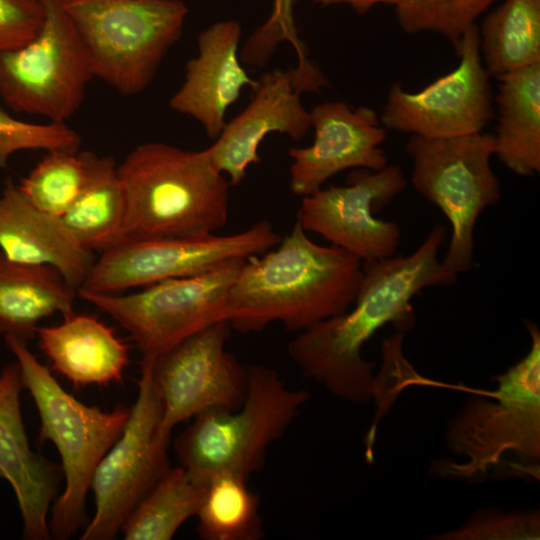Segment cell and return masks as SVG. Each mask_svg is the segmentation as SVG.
I'll return each instance as SVG.
<instances>
[{
    "instance_id": "obj_1",
    "label": "cell",
    "mask_w": 540,
    "mask_h": 540,
    "mask_svg": "<svg viewBox=\"0 0 540 540\" xmlns=\"http://www.w3.org/2000/svg\"><path fill=\"white\" fill-rule=\"evenodd\" d=\"M446 233L436 225L412 254L362 262L353 309L300 331L288 343L287 353L304 377L351 402L374 397V363L362 357V348L387 323L401 332L411 329L415 319L410 302L422 289L456 283L457 275L438 260Z\"/></svg>"
},
{
    "instance_id": "obj_2",
    "label": "cell",
    "mask_w": 540,
    "mask_h": 540,
    "mask_svg": "<svg viewBox=\"0 0 540 540\" xmlns=\"http://www.w3.org/2000/svg\"><path fill=\"white\" fill-rule=\"evenodd\" d=\"M277 246L245 260L226 302L232 329L259 332L280 322L300 332L354 303L363 276L359 258L315 243L297 220Z\"/></svg>"
},
{
    "instance_id": "obj_3",
    "label": "cell",
    "mask_w": 540,
    "mask_h": 540,
    "mask_svg": "<svg viewBox=\"0 0 540 540\" xmlns=\"http://www.w3.org/2000/svg\"><path fill=\"white\" fill-rule=\"evenodd\" d=\"M529 352L492 379L498 388L486 391L496 401L472 397L448 423L450 451L466 461L438 460L432 471L439 477L480 482L494 477L539 479L540 460V332L529 320Z\"/></svg>"
},
{
    "instance_id": "obj_4",
    "label": "cell",
    "mask_w": 540,
    "mask_h": 540,
    "mask_svg": "<svg viewBox=\"0 0 540 540\" xmlns=\"http://www.w3.org/2000/svg\"><path fill=\"white\" fill-rule=\"evenodd\" d=\"M118 175L127 205L125 238L200 237L227 223L230 183L205 149L145 142L126 155Z\"/></svg>"
},
{
    "instance_id": "obj_5",
    "label": "cell",
    "mask_w": 540,
    "mask_h": 540,
    "mask_svg": "<svg viewBox=\"0 0 540 540\" xmlns=\"http://www.w3.org/2000/svg\"><path fill=\"white\" fill-rule=\"evenodd\" d=\"M15 356L21 378L40 416L39 440H50L61 457L65 488L51 507V538L66 540L87 521L86 497L100 460L123 432L130 408L103 411L69 394L30 351L27 342L5 335ZM86 526V525H85Z\"/></svg>"
},
{
    "instance_id": "obj_6",
    "label": "cell",
    "mask_w": 540,
    "mask_h": 540,
    "mask_svg": "<svg viewBox=\"0 0 540 540\" xmlns=\"http://www.w3.org/2000/svg\"><path fill=\"white\" fill-rule=\"evenodd\" d=\"M247 368L243 404L198 414L175 440L179 466L198 483L222 473L248 480L260 471L269 446L285 434L310 397L306 390L287 387L270 367Z\"/></svg>"
},
{
    "instance_id": "obj_7",
    "label": "cell",
    "mask_w": 540,
    "mask_h": 540,
    "mask_svg": "<svg viewBox=\"0 0 540 540\" xmlns=\"http://www.w3.org/2000/svg\"><path fill=\"white\" fill-rule=\"evenodd\" d=\"M93 78L123 96L144 91L181 38V0H64Z\"/></svg>"
},
{
    "instance_id": "obj_8",
    "label": "cell",
    "mask_w": 540,
    "mask_h": 540,
    "mask_svg": "<svg viewBox=\"0 0 540 540\" xmlns=\"http://www.w3.org/2000/svg\"><path fill=\"white\" fill-rule=\"evenodd\" d=\"M405 150L413 162V187L451 224L443 266L455 275L468 271L474 263L476 221L501 197L500 183L490 164L495 152L493 133L451 138L411 135Z\"/></svg>"
},
{
    "instance_id": "obj_9",
    "label": "cell",
    "mask_w": 540,
    "mask_h": 540,
    "mask_svg": "<svg viewBox=\"0 0 540 540\" xmlns=\"http://www.w3.org/2000/svg\"><path fill=\"white\" fill-rule=\"evenodd\" d=\"M246 259H234L193 276L163 280L141 290L78 297L109 315L142 357H157L186 338L226 320V302Z\"/></svg>"
},
{
    "instance_id": "obj_10",
    "label": "cell",
    "mask_w": 540,
    "mask_h": 540,
    "mask_svg": "<svg viewBox=\"0 0 540 540\" xmlns=\"http://www.w3.org/2000/svg\"><path fill=\"white\" fill-rule=\"evenodd\" d=\"M153 357H142L138 395L122 434L98 463L90 489L95 513L81 540L116 537L135 507L171 468L170 437L160 432L162 403L152 378Z\"/></svg>"
},
{
    "instance_id": "obj_11",
    "label": "cell",
    "mask_w": 540,
    "mask_h": 540,
    "mask_svg": "<svg viewBox=\"0 0 540 540\" xmlns=\"http://www.w3.org/2000/svg\"><path fill=\"white\" fill-rule=\"evenodd\" d=\"M40 1L45 19L37 36L0 54V97L16 113L66 123L80 109L93 75L64 0Z\"/></svg>"
},
{
    "instance_id": "obj_12",
    "label": "cell",
    "mask_w": 540,
    "mask_h": 540,
    "mask_svg": "<svg viewBox=\"0 0 540 540\" xmlns=\"http://www.w3.org/2000/svg\"><path fill=\"white\" fill-rule=\"evenodd\" d=\"M280 241L281 236L268 220L223 236L127 237L100 253L77 290L122 293L167 279L193 276L230 260L262 255Z\"/></svg>"
},
{
    "instance_id": "obj_13",
    "label": "cell",
    "mask_w": 540,
    "mask_h": 540,
    "mask_svg": "<svg viewBox=\"0 0 540 540\" xmlns=\"http://www.w3.org/2000/svg\"><path fill=\"white\" fill-rule=\"evenodd\" d=\"M479 43L474 24L460 38L455 50L460 62L453 71L415 93L393 83L380 116L385 129L427 138L483 132L495 110Z\"/></svg>"
},
{
    "instance_id": "obj_14",
    "label": "cell",
    "mask_w": 540,
    "mask_h": 540,
    "mask_svg": "<svg viewBox=\"0 0 540 540\" xmlns=\"http://www.w3.org/2000/svg\"><path fill=\"white\" fill-rule=\"evenodd\" d=\"M231 326L219 321L152 359L162 403L160 432L211 409L235 410L246 397L248 368L226 351Z\"/></svg>"
},
{
    "instance_id": "obj_15",
    "label": "cell",
    "mask_w": 540,
    "mask_h": 540,
    "mask_svg": "<svg viewBox=\"0 0 540 540\" xmlns=\"http://www.w3.org/2000/svg\"><path fill=\"white\" fill-rule=\"evenodd\" d=\"M406 184L397 165L377 171L356 169L348 175L346 186H328L303 197L297 221L306 232L322 236L362 262L390 258L398 248L400 228L374 213L388 205Z\"/></svg>"
},
{
    "instance_id": "obj_16",
    "label": "cell",
    "mask_w": 540,
    "mask_h": 540,
    "mask_svg": "<svg viewBox=\"0 0 540 540\" xmlns=\"http://www.w3.org/2000/svg\"><path fill=\"white\" fill-rule=\"evenodd\" d=\"M310 113L314 141L292 147L290 189L302 198L317 192L332 176L346 169L381 170L388 159L381 145L386 129L369 107L352 108L342 101L318 104Z\"/></svg>"
},
{
    "instance_id": "obj_17",
    "label": "cell",
    "mask_w": 540,
    "mask_h": 540,
    "mask_svg": "<svg viewBox=\"0 0 540 540\" xmlns=\"http://www.w3.org/2000/svg\"><path fill=\"white\" fill-rule=\"evenodd\" d=\"M252 90L249 104L205 148L231 186H238L248 167L260 162L258 147L266 135L279 132L300 141L311 128L310 113L300 99L308 91L294 68L263 73Z\"/></svg>"
},
{
    "instance_id": "obj_18",
    "label": "cell",
    "mask_w": 540,
    "mask_h": 540,
    "mask_svg": "<svg viewBox=\"0 0 540 540\" xmlns=\"http://www.w3.org/2000/svg\"><path fill=\"white\" fill-rule=\"evenodd\" d=\"M24 388L17 361L0 372V479L14 490L23 521V537L51 538L48 511L56 498L61 466L32 451L22 420L20 394Z\"/></svg>"
},
{
    "instance_id": "obj_19",
    "label": "cell",
    "mask_w": 540,
    "mask_h": 540,
    "mask_svg": "<svg viewBox=\"0 0 540 540\" xmlns=\"http://www.w3.org/2000/svg\"><path fill=\"white\" fill-rule=\"evenodd\" d=\"M242 28L236 20L218 21L198 36V54L185 66L184 81L172 95V110L200 123L213 141L226 125V111L244 87L254 88L241 65L239 43Z\"/></svg>"
},
{
    "instance_id": "obj_20",
    "label": "cell",
    "mask_w": 540,
    "mask_h": 540,
    "mask_svg": "<svg viewBox=\"0 0 540 540\" xmlns=\"http://www.w3.org/2000/svg\"><path fill=\"white\" fill-rule=\"evenodd\" d=\"M0 251L13 261L56 268L76 290L96 260L61 218L35 207L11 179L0 194Z\"/></svg>"
},
{
    "instance_id": "obj_21",
    "label": "cell",
    "mask_w": 540,
    "mask_h": 540,
    "mask_svg": "<svg viewBox=\"0 0 540 540\" xmlns=\"http://www.w3.org/2000/svg\"><path fill=\"white\" fill-rule=\"evenodd\" d=\"M37 342L51 368L74 387L121 381L129 346L94 315L72 313L61 323L38 326Z\"/></svg>"
},
{
    "instance_id": "obj_22",
    "label": "cell",
    "mask_w": 540,
    "mask_h": 540,
    "mask_svg": "<svg viewBox=\"0 0 540 540\" xmlns=\"http://www.w3.org/2000/svg\"><path fill=\"white\" fill-rule=\"evenodd\" d=\"M77 290L56 268L13 261L0 251V333L28 342L39 323L74 313Z\"/></svg>"
},
{
    "instance_id": "obj_23",
    "label": "cell",
    "mask_w": 540,
    "mask_h": 540,
    "mask_svg": "<svg viewBox=\"0 0 540 540\" xmlns=\"http://www.w3.org/2000/svg\"><path fill=\"white\" fill-rule=\"evenodd\" d=\"M498 80L494 155L517 175L533 176L540 172V62Z\"/></svg>"
},
{
    "instance_id": "obj_24",
    "label": "cell",
    "mask_w": 540,
    "mask_h": 540,
    "mask_svg": "<svg viewBox=\"0 0 540 540\" xmlns=\"http://www.w3.org/2000/svg\"><path fill=\"white\" fill-rule=\"evenodd\" d=\"M126 216L118 164L95 154L86 186L61 219L83 248L102 253L126 237Z\"/></svg>"
},
{
    "instance_id": "obj_25",
    "label": "cell",
    "mask_w": 540,
    "mask_h": 540,
    "mask_svg": "<svg viewBox=\"0 0 540 540\" xmlns=\"http://www.w3.org/2000/svg\"><path fill=\"white\" fill-rule=\"evenodd\" d=\"M479 39L490 77L540 62V0H504L485 17Z\"/></svg>"
},
{
    "instance_id": "obj_26",
    "label": "cell",
    "mask_w": 540,
    "mask_h": 540,
    "mask_svg": "<svg viewBox=\"0 0 540 540\" xmlns=\"http://www.w3.org/2000/svg\"><path fill=\"white\" fill-rule=\"evenodd\" d=\"M206 484L181 467H171L135 507L121 531L126 540H169L196 516Z\"/></svg>"
},
{
    "instance_id": "obj_27",
    "label": "cell",
    "mask_w": 540,
    "mask_h": 540,
    "mask_svg": "<svg viewBox=\"0 0 540 540\" xmlns=\"http://www.w3.org/2000/svg\"><path fill=\"white\" fill-rule=\"evenodd\" d=\"M197 532L204 540H258L264 537L260 496L247 479L222 473L210 478L196 514Z\"/></svg>"
},
{
    "instance_id": "obj_28",
    "label": "cell",
    "mask_w": 540,
    "mask_h": 540,
    "mask_svg": "<svg viewBox=\"0 0 540 540\" xmlns=\"http://www.w3.org/2000/svg\"><path fill=\"white\" fill-rule=\"evenodd\" d=\"M94 156L91 151H46L17 186L35 207L61 218L86 186Z\"/></svg>"
},
{
    "instance_id": "obj_29",
    "label": "cell",
    "mask_w": 540,
    "mask_h": 540,
    "mask_svg": "<svg viewBox=\"0 0 540 540\" xmlns=\"http://www.w3.org/2000/svg\"><path fill=\"white\" fill-rule=\"evenodd\" d=\"M495 0H399L395 13L408 33L435 32L458 47L462 35Z\"/></svg>"
},
{
    "instance_id": "obj_30",
    "label": "cell",
    "mask_w": 540,
    "mask_h": 540,
    "mask_svg": "<svg viewBox=\"0 0 540 540\" xmlns=\"http://www.w3.org/2000/svg\"><path fill=\"white\" fill-rule=\"evenodd\" d=\"M294 0H273L270 17L247 39L240 51V60L248 66L262 67L268 63L278 46L288 41L297 53L298 74L310 82H322L325 75L308 58L306 46L298 35L293 13Z\"/></svg>"
},
{
    "instance_id": "obj_31",
    "label": "cell",
    "mask_w": 540,
    "mask_h": 540,
    "mask_svg": "<svg viewBox=\"0 0 540 540\" xmlns=\"http://www.w3.org/2000/svg\"><path fill=\"white\" fill-rule=\"evenodd\" d=\"M82 138L65 122L29 123L11 116L0 106V169L11 155L23 150L78 151Z\"/></svg>"
},
{
    "instance_id": "obj_32",
    "label": "cell",
    "mask_w": 540,
    "mask_h": 540,
    "mask_svg": "<svg viewBox=\"0 0 540 540\" xmlns=\"http://www.w3.org/2000/svg\"><path fill=\"white\" fill-rule=\"evenodd\" d=\"M430 538L440 540L539 539L540 514L538 511H481L458 529Z\"/></svg>"
},
{
    "instance_id": "obj_33",
    "label": "cell",
    "mask_w": 540,
    "mask_h": 540,
    "mask_svg": "<svg viewBox=\"0 0 540 540\" xmlns=\"http://www.w3.org/2000/svg\"><path fill=\"white\" fill-rule=\"evenodd\" d=\"M44 19V7L39 0H0V54L33 40Z\"/></svg>"
},
{
    "instance_id": "obj_34",
    "label": "cell",
    "mask_w": 540,
    "mask_h": 540,
    "mask_svg": "<svg viewBox=\"0 0 540 540\" xmlns=\"http://www.w3.org/2000/svg\"><path fill=\"white\" fill-rule=\"evenodd\" d=\"M320 7H329L339 4L349 5L359 14L367 13L373 6L378 4H386L395 6L399 0H313Z\"/></svg>"
},
{
    "instance_id": "obj_35",
    "label": "cell",
    "mask_w": 540,
    "mask_h": 540,
    "mask_svg": "<svg viewBox=\"0 0 540 540\" xmlns=\"http://www.w3.org/2000/svg\"><path fill=\"white\" fill-rule=\"evenodd\" d=\"M40 1V0H39Z\"/></svg>"
}]
</instances>
